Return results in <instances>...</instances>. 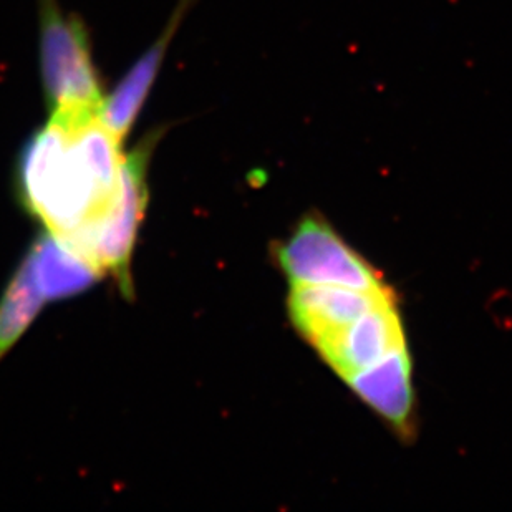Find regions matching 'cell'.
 <instances>
[{"label": "cell", "mask_w": 512, "mask_h": 512, "mask_svg": "<svg viewBox=\"0 0 512 512\" xmlns=\"http://www.w3.org/2000/svg\"><path fill=\"white\" fill-rule=\"evenodd\" d=\"M392 297V287L357 290L337 285L295 284L290 285L287 312L300 337L319 352L368 310Z\"/></svg>", "instance_id": "cell-5"}, {"label": "cell", "mask_w": 512, "mask_h": 512, "mask_svg": "<svg viewBox=\"0 0 512 512\" xmlns=\"http://www.w3.org/2000/svg\"><path fill=\"white\" fill-rule=\"evenodd\" d=\"M45 299L29 256L25 257L0 300V360L27 332L44 307Z\"/></svg>", "instance_id": "cell-10"}, {"label": "cell", "mask_w": 512, "mask_h": 512, "mask_svg": "<svg viewBox=\"0 0 512 512\" xmlns=\"http://www.w3.org/2000/svg\"><path fill=\"white\" fill-rule=\"evenodd\" d=\"M123 155L98 110L50 113L20 153L22 203L47 231L90 259L95 234L115 203Z\"/></svg>", "instance_id": "cell-1"}, {"label": "cell", "mask_w": 512, "mask_h": 512, "mask_svg": "<svg viewBox=\"0 0 512 512\" xmlns=\"http://www.w3.org/2000/svg\"><path fill=\"white\" fill-rule=\"evenodd\" d=\"M196 0H181L168 20L165 30L160 37L143 52L138 60L131 65L130 70L121 78L115 90L105 95L102 105L98 108V118L107 130L123 143L131 128L135 126L146 100L150 97L156 78L160 75L165 63L174 35L179 25L183 24L188 10Z\"/></svg>", "instance_id": "cell-7"}, {"label": "cell", "mask_w": 512, "mask_h": 512, "mask_svg": "<svg viewBox=\"0 0 512 512\" xmlns=\"http://www.w3.org/2000/svg\"><path fill=\"white\" fill-rule=\"evenodd\" d=\"M279 271L290 285H337L357 290H383L390 285L382 272L358 254L317 211L305 214L290 236L274 249Z\"/></svg>", "instance_id": "cell-3"}, {"label": "cell", "mask_w": 512, "mask_h": 512, "mask_svg": "<svg viewBox=\"0 0 512 512\" xmlns=\"http://www.w3.org/2000/svg\"><path fill=\"white\" fill-rule=\"evenodd\" d=\"M348 387L403 440L415 435V388L408 348L348 378Z\"/></svg>", "instance_id": "cell-8"}, {"label": "cell", "mask_w": 512, "mask_h": 512, "mask_svg": "<svg viewBox=\"0 0 512 512\" xmlns=\"http://www.w3.org/2000/svg\"><path fill=\"white\" fill-rule=\"evenodd\" d=\"M27 256L47 300L75 297L97 284L103 276L90 259L49 231L35 241Z\"/></svg>", "instance_id": "cell-9"}, {"label": "cell", "mask_w": 512, "mask_h": 512, "mask_svg": "<svg viewBox=\"0 0 512 512\" xmlns=\"http://www.w3.org/2000/svg\"><path fill=\"white\" fill-rule=\"evenodd\" d=\"M403 348H408L405 329L398 312L397 297H392L368 310L317 353L343 382H347L355 373L382 362L383 358Z\"/></svg>", "instance_id": "cell-6"}, {"label": "cell", "mask_w": 512, "mask_h": 512, "mask_svg": "<svg viewBox=\"0 0 512 512\" xmlns=\"http://www.w3.org/2000/svg\"><path fill=\"white\" fill-rule=\"evenodd\" d=\"M158 133H151L131 153L123 155L115 203L98 229L90 247V259L103 272L112 274L126 297L133 295L131 256L148 204V165Z\"/></svg>", "instance_id": "cell-4"}, {"label": "cell", "mask_w": 512, "mask_h": 512, "mask_svg": "<svg viewBox=\"0 0 512 512\" xmlns=\"http://www.w3.org/2000/svg\"><path fill=\"white\" fill-rule=\"evenodd\" d=\"M39 60L49 113L100 108L105 93L87 25L63 14L57 0H39Z\"/></svg>", "instance_id": "cell-2"}]
</instances>
